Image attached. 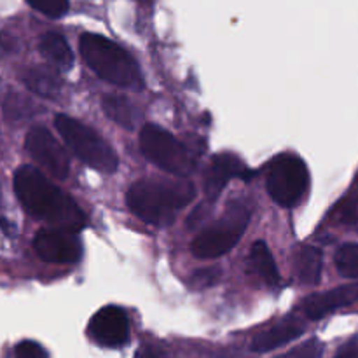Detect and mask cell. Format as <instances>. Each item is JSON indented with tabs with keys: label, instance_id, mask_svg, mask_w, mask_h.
Listing matches in <instances>:
<instances>
[{
	"label": "cell",
	"instance_id": "cell-1",
	"mask_svg": "<svg viewBox=\"0 0 358 358\" xmlns=\"http://www.w3.org/2000/svg\"><path fill=\"white\" fill-rule=\"evenodd\" d=\"M14 192L24 212L35 219L76 231L86 227V215L77 203L35 168L21 166L16 170Z\"/></svg>",
	"mask_w": 358,
	"mask_h": 358
},
{
	"label": "cell",
	"instance_id": "cell-2",
	"mask_svg": "<svg viewBox=\"0 0 358 358\" xmlns=\"http://www.w3.org/2000/svg\"><path fill=\"white\" fill-rule=\"evenodd\" d=\"M194 198L191 182L168 180V178H145L129 187L128 206L136 217L152 226H166Z\"/></svg>",
	"mask_w": 358,
	"mask_h": 358
},
{
	"label": "cell",
	"instance_id": "cell-3",
	"mask_svg": "<svg viewBox=\"0 0 358 358\" xmlns=\"http://www.w3.org/2000/svg\"><path fill=\"white\" fill-rule=\"evenodd\" d=\"M79 51L86 65L100 79L128 90L142 87L138 63L110 38L96 34H84L79 41Z\"/></svg>",
	"mask_w": 358,
	"mask_h": 358
},
{
	"label": "cell",
	"instance_id": "cell-4",
	"mask_svg": "<svg viewBox=\"0 0 358 358\" xmlns=\"http://www.w3.org/2000/svg\"><path fill=\"white\" fill-rule=\"evenodd\" d=\"M55 126L66 147L87 166L101 173H114L117 170L115 150L90 126L63 114L56 115Z\"/></svg>",
	"mask_w": 358,
	"mask_h": 358
},
{
	"label": "cell",
	"instance_id": "cell-5",
	"mask_svg": "<svg viewBox=\"0 0 358 358\" xmlns=\"http://www.w3.org/2000/svg\"><path fill=\"white\" fill-rule=\"evenodd\" d=\"M140 149L150 163L175 177H185L196 166L194 154L161 126H143L140 131Z\"/></svg>",
	"mask_w": 358,
	"mask_h": 358
},
{
	"label": "cell",
	"instance_id": "cell-6",
	"mask_svg": "<svg viewBox=\"0 0 358 358\" xmlns=\"http://www.w3.org/2000/svg\"><path fill=\"white\" fill-rule=\"evenodd\" d=\"M308 184L310 173L301 157L282 154L269 166L266 187L269 196L285 208H292L303 199Z\"/></svg>",
	"mask_w": 358,
	"mask_h": 358
},
{
	"label": "cell",
	"instance_id": "cell-7",
	"mask_svg": "<svg viewBox=\"0 0 358 358\" xmlns=\"http://www.w3.org/2000/svg\"><path fill=\"white\" fill-rule=\"evenodd\" d=\"M248 208L243 205H233L224 219L203 231L192 241V254L199 259H217L227 254L243 236L248 224Z\"/></svg>",
	"mask_w": 358,
	"mask_h": 358
},
{
	"label": "cell",
	"instance_id": "cell-8",
	"mask_svg": "<svg viewBox=\"0 0 358 358\" xmlns=\"http://www.w3.org/2000/svg\"><path fill=\"white\" fill-rule=\"evenodd\" d=\"M28 154L37 164H41L51 177L65 180L70 173V159L62 143L42 126H35L28 131L24 140Z\"/></svg>",
	"mask_w": 358,
	"mask_h": 358
},
{
	"label": "cell",
	"instance_id": "cell-9",
	"mask_svg": "<svg viewBox=\"0 0 358 358\" xmlns=\"http://www.w3.org/2000/svg\"><path fill=\"white\" fill-rule=\"evenodd\" d=\"M34 248L38 257L51 264H76L83 254L76 229L69 227H45L37 233Z\"/></svg>",
	"mask_w": 358,
	"mask_h": 358
},
{
	"label": "cell",
	"instance_id": "cell-10",
	"mask_svg": "<svg viewBox=\"0 0 358 358\" xmlns=\"http://www.w3.org/2000/svg\"><path fill=\"white\" fill-rule=\"evenodd\" d=\"M91 338L101 346L117 348L128 343L129 322L124 311L115 306H105L91 318L90 322Z\"/></svg>",
	"mask_w": 358,
	"mask_h": 358
},
{
	"label": "cell",
	"instance_id": "cell-11",
	"mask_svg": "<svg viewBox=\"0 0 358 358\" xmlns=\"http://www.w3.org/2000/svg\"><path fill=\"white\" fill-rule=\"evenodd\" d=\"M238 177H248L247 168L240 157L229 152L213 157L205 173V192L208 199L219 198V194L229 184V180Z\"/></svg>",
	"mask_w": 358,
	"mask_h": 358
},
{
	"label": "cell",
	"instance_id": "cell-12",
	"mask_svg": "<svg viewBox=\"0 0 358 358\" xmlns=\"http://www.w3.org/2000/svg\"><path fill=\"white\" fill-rule=\"evenodd\" d=\"M358 301V285L339 287V289L329 290L324 294H313L306 297L301 304V310L310 320H320L325 315L339 310V308L350 306Z\"/></svg>",
	"mask_w": 358,
	"mask_h": 358
},
{
	"label": "cell",
	"instance_id": "cell-13",
	"mask_svg": "<svg viewBox=\"0 0 358 358\" xmlns=\"http://www.w3.org/2000/svg\"><path fill=\"white\" fill-rule=\"evenodd\" d=\"M303 332V322L297 320V318H285L283 322L276 324L275 327L268 329V331L255 336L254 341H252V350L259 353L271 352V350L287 345V343H290L292 339L299 338Z\"/></svg>",
	"mask_w": 358,
	"mask_h": 358
},
{
	"label": "cell",
	"instance_id": "cell-14",
	"mask_svg": "<svg viewBox=\"0 0 358 358\" xmlns=\"http://www.w3.org/2000/svg\"><path fill=\"white\" fill-rule=\"evenodd\" d=\"M101 108H103L107 117H110L115 124L122 126L126 129H135L138 122L142 121L140 108L126 96L105 94L103 100H101Z\"/></svg>",
	"mask_w": 358,
	"mask_h": 358
},
{
	"label": "cell",
	"instance_id": "cell-15",
	"mask_svg": "<svg viewBox=\"0 0 358 358\" xmlns=\"http://www.w3.org/2000/svg\"><path fill=\"white\" fill-rule=\"evenodd\" d=\"M324 255L317 247H301L296 254L297 278L304 285H317L322 278Z\"/></svg>",
	"mask_w": 358,
	"mask_h": 358
},
{
	"label": "cell",
	"instance_id": "cell-16",
	"mask_svg": "<svg viewBox=\"0 0 358 358\" xmlns=\"http://www.w3.org/2000/svg\"><path fill=\"white\" fill-rule=\"evenodd\" d=\"M38 49L45 59H49L52 65L59 66V69H70L73 65L72 49L66 44L65 38L56 31H48L45 35H42Z\"/></svg>",
	"mask_w": 358,
	"mask_h": 358
},
{
	"label": "cell",
	"instance_id": "cell-17",
	"mask_svg": "<svg viewBox=\"0 0 358 358\" xmlns=\"http://www.w3.org/2000/svg\"><path fill=\"white\" fill-rule=\"evenodd\" d=\"M250 266L269 287H276L280 283V271L264 241H255L254 247H252Z\"/></svg>",
	"mask_w": 358,
	"mask_h": 358
},
{
	"label": "cell",
	"instance_id": "cell-18",
	"mask_svg": "<svg viewBox=\"0 0 358 358\" xmlns=\"http://www.w3.org/2000/svg\"><path fill=\"white\" fill-rule=\"evenodd\" d=\"M23 83L34 93L41 96H56L62 90V79L48 69H28L23 73Z\"/></svg>",
	"mask_w": 358,
	"mask_h": 358
},
{
	"label": "cell",
	"instance_id": "cell-19",
	"mask_svg": "<svg viewBox=\"0 0 358 358\" xmlns=\"http://www.w3.org/2000/svg\"><path fill=\"white\" fill-rule=\"evenodd\" d=\"M338 271L346 278H358V243H346L336 254Z\"/></svg>",
	"mask_w": 358,
	"mask_h": 358
},
{
	"label": "cell",
	"instance_id": "cell-20",
	"mask_svg": "<svg viewBox=\"0 0 358 358\" xmlns=\"http://www.w3.org/2000/svg\"><path fill=\"white\" fill-rule=\"evenodd\" d=\"M334 219L341 226L358 231V198H348L339 203Z\"/></svg>",
	"mask_w": 358,
	"mask_h": 358
},
{
	"label": "cell",
	"instance_id": "cell-21",
	"mask_svg": "<svg viewBox=\"0 0 358 358\" xmlns=\"http://www.w3.org/2000/svg\"><path fill=\"white\" fill-rule=\"evenodd\" d=\"M35 10L42 13L48 17H62L69 10V0H27Z\"/></svg>",
	"mask_w": 358,
	"mask_h": 358
},
{
	"label": "cell",
	"instance_id": "cell-22",
	"mask_svg": "<svg viewBox=\"0 0 358 358\" xmlns=\"http://www.w3.org/2000/svg\"><path fill=\"white\" fill-rule=\"evenodd\" d=\"M322 353H324V345L318 339H310V341L275 358H322Z\"/></svg>",
	"mask_w": 358,
	"mask_h": 358
},
{
	"label": "cell",
	"instance_id": "cell-23",
	"mask_svg": "<svg viewBox=\"0 0 358 358\" xmlns=\"http://www.w3.org/2000/svg\"><path fill=\"white\" fill-rule=\"evenodd\" d=\"M14 358H49L48 352L35 341H21L14 348Z\"/></svg>",
	"mask_w": 358,
	"mask_h": 358
},
{
	"label": "cell",
	"instance_id": "cell-24",
	"mask_svg": "<svg viewBox=\"0 0 358 358\" xmlns=\"http://www.w3.org/2000/svg\"><path fill=\"white\" fill-rule=\"evenodd\" d=\"M28 107H30V103H28L27 100H21V98L17 96H9V100L3 105V112L7 114V117L21 119L24 117V115H28V112H30Z\"/></svg>",
	"mask_w": 358,
	"mask_h": 358
},
{
	"label": "cell",
	"instance_id": "cell-25",
	"mask_svg": "<svg viewBox=\"0 0 358 358\" xmlns=\"http://www.w3.org/2000/svg\"><path fill=\"white\" fill-rule=\"evenodd\" d=\"M220 271L215 268L210 269H199L192 275V285H196L198 289H205V287L213 285V283L219 282Z\"/></svg>",
	"mask_w": 358,
	"mask_h": 358
},
{
	"label": "cell",
	"instance_id": "cell-26",
	"mask_svg": "<svg viewBox=\"0 0 358 358\" xmlns=\"http://www.w3.org/2000/svg\"><path fill=\"white\" fill-rule=\"evenodd\" d=\"M336 358H358V338L346 343V345L339 350Z\"/></svg>",
	"mask_w": 358,
	"mask_h": 358
},
{
	"label": "cell",
	"instance_id": "cell-27",
	"mask_svg": "<svg viewBox=\"0 0 358 358\" xmlns=\"http://www.w3.org/2000/svg\"><path fill=\"white\" fill-rule=\"evenodd\" d=\"M136 358H164V357L161 355V353L157 352V350H154V348H143L142 352H140L138 355H136Z\"/></svg>",
	"mask_w": 358,
	"mask_h": 358
}]
</instances>
